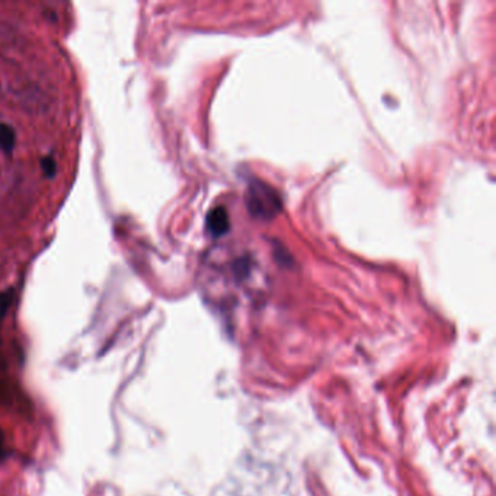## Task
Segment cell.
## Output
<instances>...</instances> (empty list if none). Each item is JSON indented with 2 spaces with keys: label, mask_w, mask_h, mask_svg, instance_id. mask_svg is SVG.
<instances>
[{
  "label": "cell",
  "mask_w": 496,
  "mask_h": 496,
  "mask_svg": "<svg viewBox=\"0 0 496 496\" xmlns=\"http://www.w3.org/2000/svg\"><path fill=\"white\" fill-rule=\"evenodd\" d=\"M246 203L249 211L255 217L260 218H271L281 209V201L277 192L271 186L262 182H255L249 185Z\"/></svg>",
  "instance_id": "1"
},
{
  "label": "cell",
  "mask_w": 496,
  "mask_h": 496,
  "mask_svg": "<svg viewBox=\"0 0 496 496\" xmlns=\"http://www.w3.org/2000/svg\"><path fill=\"white\" fill-rule=\"evenodd\" d=\"M230 227L227 211L223 207H217L210 211L207 217V228L214 238H220L227 233Z\"/></svg>",
  "instance_id": "2"
},
{
  "label": "cell",
  "mask_w": 496,
  "mask_h": 496,
  "mask_svg": "<svg viewBox=\"0 0 496 496\" xmlns=\"http://www.w3.org/2000/svg\"><path fill=\"white\" fill-rule=\"evenodd\" d=\"M16 146V131L12 125L0 122V150L11 154Z\"/></svg>",
  "instance_id": "3"
},
{
  "label": "cell",
  "mask_w": 496,
  "mask_h": 496,
  "mask_svg": "<svg viewBox=\"0 0 496 496\" xmlns=\"http://www.w3.org/2000/svg\"><path fill=\"white\" fill-rule=\"evenodd\" d=\"M15 300V290L14 288H8L6 291L0 292V324L5 320L9 309L12 307Z\"/></svg>",
  "instance_id": "4"
},
{
  "label": "cell",
  "mask_w": 496,
  "mask_h": 496,
  "mask_svg": "<svg viewBox=\"0 0 496 496\" xmlns=\"http://www.w3.org/2000/svg\"><path fill=\"white\" fill-rule=\"evenodd\" d=\"M41 169H43L44 176L54 178V175L57 174V163H56L53 156L48 154V156H44L41 159Z\"/></svg>",
  "instance_id": "5"
}]
</instances>
